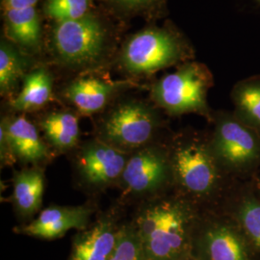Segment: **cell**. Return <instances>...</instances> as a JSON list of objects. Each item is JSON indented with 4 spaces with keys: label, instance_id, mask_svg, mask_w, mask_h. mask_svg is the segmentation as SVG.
I'll list each match as a JSON object with an SVG mask.
<instances>
[{
    "label": "cell",
    "instance_id": "5bb4252c",
    "mask_svg": "<svg viewBox=\"0 0 260 260\" xmlns=\"http://www.w3.org/2000/svg\"><path fill=\"white\" fill-rule=\"evenodd\" d=\"M0 128L6 132L17 161L22 167L45 168L55 157L36 123L26 115L4 113L1 116Z\"/></svg>",
    "mask_w": 260,
    "mask_h": 260
},
{
    "label": "cell",
    "instance_id": "30bf717a",
    "mask_svg": "<svg viewBox=\"0 0 260 260\" xmlns=\"http://www.w3.org/2000/svg\"><path fill=\"white\" fill-rule=\"evenodd\" d=\"M130 154L94 137L81 142L70 154L75 185L87 195L117 187Z\"/></svg>",
    "mask_w": 260,
    "mask_h": 260
},
{
    "label": "cell",
    "instance_id": "cb8c5ba5",
    "mask_svg": "<svg viewBox=\"0 0 260 260\" xmlns=\"http://www.w3.org/2000/svg\"><path fill=\"white\" fill-rule=\"evenodd\" d=\"M109 260H145L138 235L129 220L122 222Z\"/></svg>",
    "mask_w": 260,
    "mask_h": 260
},
{
    "label": "cell",
    "instance_id": "ac0fdd59",
    "mask_svg": "<svg viewBox=\"0 0 260 260\" xmlns=\"http://www.w3.org/2000/svg\"><path fill=\"white\" fill-rule=\"evenodd\" d=\"M220 208L239 224L260 255V198L251 180L235 181Z\"/></svg>",
    "mask_w": 260,
    "mask_h": 260
},
{
    "label": "cell",
    "instance_id": "83f0119b",
    "mask_svg": "<svg viewBox=\"0 0 260 260\" xmlns=\"http://www.w3.org/2000/svg\"><path fill=\"white\" fill-rule=\"evenodd\" d=\"M183 260H198L196 259L195 257L194 256H192V255H189L188 257H186V258H184Z\"/></svg>",
    "mask_w": 260,
    "mask_h": 260
},
{
    "label": "cell",
    "instance_id": "603a6c76",
    "mask_svg": "<svg viewBox=\"0 0 260 260\" xmlns=\"http://www.w3.org/2000/svg\"><path fill=\"white\" fill-rule=\"evenodd\" d=\"M98 7L95 0H45L42 15L49 23L63 22L81 19Z\"/></svg>",
    "mask_w": 260,
    "mask_h": 260
},
{
    "label": "cell",
    "instance_id": "9c48e42d",
    "mask_svg": "<svg viewBox=\"0 0 260 260\" xmlns=\"http://www.w3.org/2000/svg\"><path fill=\"white\" fill-rule=\"evenodd\" d=\"M191 255L198 260H260L239 224L220 207L202 210Z\"/></svg>",
    "mask_w": 260,
    "mask_h": 260
},
{
    "label": "cell",
    "instance_id": "277c9868",
    "mask_svg": "<svg viewBox=\"0 0 260 260\" xmlns=\"http://www.w3.org/2000/svg\"><path fill=\"white\" fill-rule=\"evenodd\" d=\"M195 60V49L185 34L171 20L149 24L121 42L112 69L123 78L139 81L158 72Z\"/></svg>",
    "mask_w": 260,
    "mask_h": 260
},
{
    "label": "cell",
    "instance_id": "8992f818",
    "mask_svg": "<svg viewBox=\"0 0 260 260\" xmlns=\"http://www.w3.org/2000/svg\"><path fill=\"white\" fill-rule=\"evenodd\" d=\"M207 132L210 149L224 174L233 181H246L259 175L260 134L233 111H214Z\"/></svg>",
    "mask_w": 260,
    "mask_h": 260
},
{
    "label": "cell",
    "instance_id": "ffe728a7",
    "mask_svg": "<svg viewBox=\"0 0 260 260\" xmlns=\"http://www.w3.org/2000/svg\"><path fill=\"white\" fill-rule=\"evenodd\" d=\"M41 62L26 55L5 37L0 41V95L4 102L14 99L24 76Z\"/></svg>",
    "mask_w": 260,
    "mask_h": 260
},
{
    "label": "cell",
    "instance_id": "7a4b0ae2",
    "mask_svg": "<svg viewBox=\"0 0 260 260\" xmlns=\"http://www.w3.org/2000/svg\"><path fill=\"white\" fill-rule=\"evenodd\" d=\"M202 209L175 190L134 205L130 217L145 260H183L192 252Z\"/></svg>",
    "mask_w": 260,
    "mask_h": 260
},
{
    "label": "cell",
    "instance_id": "7c38bea8",
    "mask_svg": "<svg viewBox=\"0 0 260 260\" xmlns=\"http://www.w3.org/2000/svg\"><path fill=\"white\" fill-rule=\"evenodd\" d=\"M96 212L93 203L81 205H51L40 211L31 222L19 226L18 233L40 239L53 240L64 236L72 230H85L92 223Z\"/></svg>",
    "mask_w": 260,
    "mask_h": 260
},
{
    "label": "cell",
    "instance_id": "e0dca14e",
    "mask_svg": "<svg viewBox=\"0 0 260 260\" xmlns=\"http://www.w3.org/2000/svg\"><path fill=\"white\" fill-rule=\"evenodd\" d=\"M55 71L46 61L34 67L24 76L18 94L5 103L6 112L16 114H36L48 108L57 101Z\"/></svg>",
    "mask_w": 260,
    "mask_h": 260
},
{
    "label": "cell",
    "instance_id": "4fadbf2b",
    "mask_svg": "<svg viewBox=\"0 0 260 260\" xmlns=\"http://www.w3.org/2000/svg\"><path fill=\"white\" fill-rule=\"evenodd\" d=\"M121 216L119 205L99 214L88 228L76 233L68 260H109L121 230Z\"/></svg>",
    "mask_w": 260,
    "mask_h": 260
},
{
    "label": "cell",
    "instance_id": "d6986e66",
    "mask_svg": "<svg viewBox=\"0 0 260 260\" xmlns=\"http://www.w3.org/2000/svg\"><path fill=\"white\" fill-rule=\"evenodd\" d=\"M12 181L11 203L14 210L21 221L31 222L34 216L40 212L43 204L46 188L45 168L22 167L14 172Z\"/></svg>",
    "mask_w": 260,
    "mask_h": 260
},
{
    "label": "cell",
    "instance_id": "9a60e30c",
    "mask_svg": "<svg viewBox=\"0 0 260 260\" xmlns=\"http://www.w3.org/2000/svg\"><path fill=\"white\" fill-rule=\"evenodd\" d=\"M3 37L26 55L45 61V33L43 15L37 7L2 9Z\"/></svg>",
    "mask_w": 260,
    "mask_h": 260
},
{
    "label": "cell",
    "instance_id": "44dd1931",
    "mask_svg": "<svg viewBox=\"0 0 260 260\" xmlns=\"http://www.w3.org/2000/svg\"><path fill=\"white\" fill-rule=\"evenodd\" d=\"M231 96L233 113L260 134V75L238 81L233 86Z\"/></svg>",
    "mask_w": 260,
    "mask_h": 260
},
{
    "label": "cell",
    "instance_id": "4316f807",
    "mask_svg": "<svg viewBox=\"0 0 260 260\" xmlns=\"http://www.w3.org/2000/svg\"><path fill=\"white\" fill-rule=\"evenodd\" d=\"M251 182H252V185L254 187L257 195L259 196L260 198V174L255 176L253 178L251 179Z\"/></svg>",
    "mask_w": 260,
    "mask_h": 260
},
{
    "label": "cell",
    "instance_id": "7402d4cb",
    "mask_svg": "<svg viewBox=\"0 0 260 260\" xmlns=\"http://www.w3.org/2000/svg\"><path fill=\"white\" fill-rule=\"evenodd\" d=\"M100 6L113 17L127 23L130 19L142 18L154 23L167 15L168 0H96Z\"/></svg>",
    "mask_w": 260,
    "mask_h": 260
},
{
    "label": "cell",
    "instance_id": "2e32d148",
    "mask_svg": "<svg viewBox=\"0 0 260 260\" xmlns=\"http://www.w3.org/2000/svg\"><path fill=\"white\" fill-rule=\"evenodd\" d=\"M33 115V121L56 156L70 155L82 142L80 116L75 110L62 105L60 108H47Z\"/></svg>",
    "mask_w": 260,
    "mask_h": 260
},
{
    "label": "cell",
    "instance_id": "d4e9b609",
    "mask_svg": "<svg viewBox=\"0 0 260 260\" xmlns=\"http://www.w3.org/2000/svg\"><path fill=\"white\" fill-rule=\"evenodd\" d=\"M0 162L1 168L12 167L18 163L14 154L9 138L4 129L0 128Z\"/></svg>",
    "mask_w": 260,
    "mask_h": 260
},
{
    "label": "cell",
    "instance_id": "6da1fadb",
    "mask_svg": "<svg viewBox=\"0 0 260 260\" xmlns=\"http://www.w3.org/2000/svg\"><path fill=\"white\" fill-rule=\"evenodd\" d=\"M125 24L99 6L81 19L49 23L45 61L69 76L113 68Z\"/></svg>",
    "mask_w": 260,
    "mask_h": 260
},
{
    "label": "cell",
    "instance_id": "5b68a950",
    "mask_svg": "<svg viewBox=\"0 0 260 260\" xmlns=\"http://www.w3.org/2000/svg\"><path fill=\"white\" fill-rule=\"evenodd\" d=\"M165 116L149 99L124 93L95 116L93 137L132 153L167 136Z\"/></svg>",
    "mask_w": 260,
    "mask_h": 260
},
{
    "label": "cell",
    "instance_id": "52a82bcc",
    "mask_svg": "<svg viewBox=\"0 0 260 260\" xmlns=\"http://www.w3.org/2000/svg\"><path fill=\"white\" fill-rule=\"evenodd\" d=\"M174 73L154 80L149 86V100L169 117L197 114L212 120L207 95L214 77L207 66L195 60L176 67Z\"/></svg>",
    "mask_w": 260,
    "mask_h": 260
},
{
    "label": "cell",
    "instance_id": "484cf974",
    "mask_svg": "<svg viewBox=\"0 0 260 260\" xmlns=\"http://www.w3.org/2000/svg\"><path fill=\"white\" fill-rule=\"evenodd\" d=\"M40 0H1L2 9L21 10L37 7Z\"/></svg>",
    "mask_w": 260,
    "mask_h": 260
},
{
    "label": "cell",
    "instance_id": "ba28073f",
    "mask_svg": "<svg viewBox=\"0 0 260 260\" xmlns=\"http://www.w3.org/2000/svg\"><path fill=\"white\" fill-rule=\"evenodd\" d=\"M165 138L130 154L116 187L121 193L119 206L138 205L174 190Z\"/></svg>",
    "mask_w": 260,
    "mask_h": 260
},
{
    "label": "cell",
    "instance_id": "3957f363",
    "mask_svg": "<svg viewBox=\"0 0 260 260\" xmlns=\"http://www.w3.org/2000/svg\"><path fill=\"white\" fill-rule=\"evenodd\" d=\"M174 190L202 210L220 207L235 181L220 167L207 132L191 127L166 136Z\"/></svg>",
    "mask_w": 260,
    "mask_h": 260
},
{
    "label": "cell",
    "instance_id": "8fae6325",
    "mask_svg": "<svg viewBox=\"0 0 260 260\" xmlns=\"http://www.w3.org/2000/svg\"><path fill=\"white\" fill-rule=\"evenodd\" d=\"M141 86L136 80L112 79L107 72H93L70 76L56 93L58 103L80 117H95L121 95Z\"/></svg>",
    "mask_w": 260,
    "mask_h": 260
}]
</instances>
